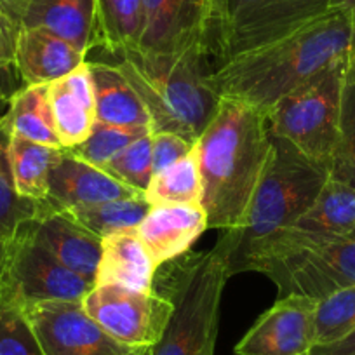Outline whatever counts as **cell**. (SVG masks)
Listing matches in <instances>:
<instances>
[{"mask_svg": "<svg viewBox=\"0 0 355 355\" xmlns=\"http://www.w3.org/2000/svg\"><path fill=\"white\" fill-rule=\"evenodd\" d=\"M327 178L326 167L310 160L286 139L272 136L270 157L242 223L220 237L230 251V261L251 242L295 227L317 199Z\"/></svg>", "mask_w": 355, "mask_h": 355, "instance_id": "cell-6", "label": "cell"}, {"mask_svg": "<svg viewBox=\"0 0 355 355\" xmlns=\"http://www.w3.org/2000/svg\"><path fill=\"white\" fill-rule=\"evenodd\" d=\"M230 275L258 272L279 289V298L320 302L355 284V235H331L288 227L251 242L228 265Z\"/></svg>", "mask_w": 355, "mask_h": 355, "instance_id": "cell-3", "label": "cell"}, {"mask_svg": "<svg viewBox=\"0 0 355 355\" xmlns=\"http://www.w3.org/2000/svg\"><path fill=\"white\" fill-rule=\"evenodd\" d=\"M157 272L159 266L136 230L117 232L101 241L94 286L114 284L135 291H152Z\"/></svg>", "mask_w": 355, "mask_h": 355, "instance_id": "cell-20", "label": "cell"}, {"mask_svg": "<svg viewBox=\"0 0 355 355\" xmlns=\"http://www.w3.org/2000/svg\"><path fill=\"white\" fill-rule=\"evenodd\" d=\"M193 146H196V143L189 141L180 135H174V132H155V135H152L153 174L189 155Z\"/></svg>", "mask_w": 355, "mask_h": 355, "instance_id": "cell-34", "label": "cell"}, {"mask_svg": "<svg viewBox=\"0 0 355 355\" xmlns=\"http://www.w3.org/2000/svg\"><path fill=\"white\" fill-rule=\"evenodd\" d=\"M329 178L355 189V82L350 80L343 89L340 129L329 162Z\"/></svg>", "mask_w": 355, "mask_h": 355, "instance_id": "cell-31", "label": "cell"}, {"mask_svg": "<svg viewBox=\"0 0 355 355\" xmlns=\"http://www.w3.org/2000/svg\"><path fill=\"white\" fill-rule=\"evenodd\" d=\"M354 47L355 15L331 8L274 42L218 63L207 80L220 98L268 114L310 78L350 63Z\"/></svg>", "mask_w": 355, "mask_h": 355, "instance_id": "cell-1", "label": "cell"}, {"mask_svg": "<svg viewBox=\"0 0 355 355\" xmlns=\"http://www.w3.org/2000/svg\"><path fill=\"white\" fill-rule=\"evenodd\" d=\"M329 9L331 0H227L211 54L223 63L295 32Z\"/></svg>", "mask_w": 355, "mask_h": 355, "instance_id": "cell-8", "label": "cell"}, {"mask_svg": "<svg viewBox=\"0 0 355 355\" xmlns=\"http://www.w3.org/2000/svg\"><path fill=\"white\" fill-rule=\"evenodd\" d=\"M21 26L47 30L85 56L101 46L98 0H30Z\"/></svg>", "mask_w": 355, "mask_h": 355, "instance_id": "cell-17", "label": "cell"}, {"mask_svg": "<svg viewBox=\"0 0 355 355\" xmlns=\"http://www.w3.org/2000/svg\"><path fill=\"white\" fill-rule=\"evenodd\" d=\"M310 355H355V329L327 345H315Z\"/></svg>", "mask_w": 355, "mask_h": 355, "instance_id": "cell-36", "label": "cell"}, {"mask_svg": "<svg viewBox=\"0 0 355 355\" xmlns=\"http://www.w3.org/2000/svg\"><path fill=\"white\" fill-rule=\"evenodd\" d=\"M101 46L108 54L135 49L143 28V0H98Z\"/></svg>", "mask_w": 355, "mask_h": 355, "instance_id": "cell-27", "label": "cell"}, {"mask_svg": "<svg viewBox=\"0 0 355 355\" xmlns=\"http://www.w3.org/2000/svg\"><path fill=\"white\" fill-rule=\"evenodd\" d=\"M47 85H25L16 91L9 101L8 112L0 117V124L11 136H21L30 141L63 148L54 125Z\"/></svg>", "mask_w": 355, "mask_h": 355, "instance_id": "cell-22", "label": "cell"}, {"mask_svg": "<svg viewBox=\"0 0 355 355\" xmlns=\"http://www.w3.org/2000/svg\"><path fill=\"white\" fill-rule=\"evenodd\" d=\"M207 2H209V18H211V40H209V54H211L214 37H216L221 21H223L225 9H227V0H207Z\"/></svg>", "mask_w": 355, "mask_h": 355, "instance_id": "cell-37", "label": "cell"}, {"mask_svg": "<svg viewBox=\"0 0 355 355\" xmlns=\"http://www.w3.org/2000/svg\"><path fill=\"white\" fill-rule=\"evenodd\" d=\"M317 302L286 296L258 317L235 347V355H310L315 347Z\"/></svg>", "mask_w": 355, "mask_h": 355, "instance_id": "cell-13", "label": "cell"}, {"mask_svg": "<svg viewBox=\"0 0 355 355\" xmlns=\"http://www.w3.org/2000/svg\"><path fill=\"white\" fill-rule=\"evenodd\" d=\"M272 152L268 117L221 98L216 114L196 141L207 228L234 230L242 223Z\"/></svg>", "mask_w": 355, "mask_h": 355, "instance_id": "cell-2", "label": "cell"}, {"mask_svg": "<svg viewBox=\"0 0 355 355\" xmlns=\"http://www.w3.org/2000/svg\"><path fill=\"white\" fill-rule=\"evenodd\" d=\"M85 61L84 53L47 30L19 28L15 67L25 85L51 84Z\"/></svg>", "mask_w": 355, "mask_h": 355, "instance_id": "cell-19", "label": "cell"}, {"mask_svg": "<svg viewBox=\"0 0 355 355\" xmlns=\"http://www.w3.org/2000/svg\"><path fill=\"white\" fill-rule=\"evenodd\" d=\"M0 355H44L21 306L0 303Z\"/></svg>", "mask_w": 355, "mask_h": 355, "instance_id": "cell-33", "label": "cell"}, {"mask_svg": "<svg viewBox=\"0 0 355 355\" xmlns=\"http://www.w3.org/2000/svg\"><path fill=\"white\" fill-rule=\"evenodd\" d=\"M33 237L73 274L85 281L96 279L101 259L100 235L82 227L68 211L58 209L44 200L35 220L28 221Z\"/></svg>", "mask_w": 355, "mask_h": 355, "instance_id": "cell-14", "label": "cell"}, {"mask_svg": "<svg viewBox=\"0 0 355 355\" xmlns=\"http://www.w3.org/2000/svg\"><path fill=\"white\" fill-rule=\"evenodd\" d=\"M21 26L0 11V71L15 67L16 44Z\"/></svg>", "mask_w": 355, "mask_h": 355, "instance_id": "cell-35", "label": "cell"}, {"mask_svg": "<svg viewBox=\"0 0 355 355\" xmlns=\"http://www.w3.org/2000/svg\"><path fill=\"white\" fill-rule=\"evenodd\" d=\"M355 329V284L317 302L315 345H327Z\"/></svg>", "mask_w": 355, "mask_h": 355, "instance_id": "cell-30", "label": "cell"}, {"mask_svg": "<svg viewBox=\"0 0 355 355\" xmlns=\"http://www.w3.org/2000/svg\"><path fill=\"white\" fill-rule=\"evenodd\" d=\"M42 202L25 199L18 193L9 162V132L0 124V235L11 241L16 232L35 220Z\"/></svg>", "mask_w": 355, "mask_h": 355, "instance_id": "cell-28", "label": "cell"}, {"mask_svg": "<svg viewBox=\"0 0 355 355\" xmlns=\"http://www.w3.org/2000/svg\"><path fill=\"white\" fill-rule=\"evenodd\" d=\"M93 286L61 265L25 223L11 239L0 303L26 306L47 302H82Z\"/></svg>", "mask_w": 355, "mask_h": 355, "instance_id": "cell-9", "label": "cell"}, {"mask_svg": "<svg viewBox=\"0 0 355 355\" xmlns=\"http://www.w3.org/2000/svg\"><path fill=\"white\" fill-rule=\"evenodd\" d=\"M295 227L331 235H355V189L327 178L322 190Z\"/></svg>", "mask_w": 355, "mask_h": 355, "instance_id": "cell-24", "label": "cell"}, {"mask_svg": "<svg viewBox=\"0 0 355 355\" xmlns=\"http://www.w3.org/2000/svg\"><path fill=\"white\" fill-rule=\"evenodd\" d=\"M9 248H11V241H8V239H4L2 235H0V291H2V282H4L6 268H8Z\"/></svg>", "mask_w": 355, "mask_h": 355, "instance_id": "cell-39", "label": "cell"}, {"mask_svg": "<svg viewBox=\"0 0 355 355\" xmlns=\"http://www.w3.org/2000/svg\"><path fill=\"white\" fill-rule=\"evenodd\" d=\"M54 125L61 146L70 150L80 145L96 124V103L89 63L47 85Z\"/></svg>", "mask_w": 355, "mask_h": 355, "instance_id": "cell-18", "label": "cell"}, {"mask_svg": "<svg viewBox=\"0 0 355 355\" xmlns=\"http://www.w3.org/2000/svg\"><path fill=\"white\" fill-rule=\"evenodd\" d=\"M211 18L207 0H143L138 47L148 53L209 56Z\"/></svg>", "mask_w": 355, "mask_h": 355, "instance_id": "cell-12", "label": "cell"}, {"mask_svg": "<svg viewBox=\"0 0 355 355\" xmlns=\"http://www.w3.org/2000/svg\"><path fill=\"white\" fill-rule=\"evenodd\" d=\"M150 207L152 206L145 199V196H135L128 197V199L96 204V206L75 207V209L64 211H68L82 227L103 239L107 235L117 234V232L136 230Z\"/></svg>", "mask_w": 355, "mask_h": 355, "instance_id": "cell-26", "label": "cell"}, {"mask_svg": "<svg viewBox=\"0 0 355 355\" xmlns=\"http://www.w3.org/2000/svg\"><path fill=\"white\" fill-rule=\"evenodd\" d=\"M61 153L63 148L9 135V162L19 196L35 202L47 200L49 176Z\"/></svg>", "mask_w": 355, "mask_h": 355, "instance_id": "cell-23", "label": "cell"}, {"mask_svg": "<svg viewBox=\"0 0 355 355\" xmlns=\"http://www.w3.org/2000/svg\"><path fill=\"white\" fill-rule=\"evenodd\" d=\"M141 100L150 117V135L174 132L196 143L221 98L209 85L206 54H159L139 47L110 54Z\"/></svg>", "mask_w": 355, "mask_h": 355, "instance_id": "cell-4", "label": "cell"}, {"mask_svg": "<svg viewBox=\"0 0 355 355\" xmlns=\"http://www.w3.org/2000/svg\"><path fill=\"white\" fill-rule=\"evenodd\" d=\"M331 8L347 9L355 15V0H331Z\"/></svg>", "mask_w": 355, "mask_h": 355, "instance_id": "cell-40", "label": "cell"}, {"mask_svg": "<svg viewBox=\"0 0 355 355\" xmlns=\"http://www.w3.org/2000/svg\"><path fill=\"white\" fill-rule=\"evenodd\" d=\"M145 199L148 200L150 206L200 204L202 182H200L196 146L187 157L153 174L148 189L145 190Z\"/></svg>", "mask_w": 355, "mask_h": 355, "instance_id": "cell-25", "label": "cell"}, {"mask_svg": "<svg viewBox=\"0 0 355 355\" xmlns=\"http://www.w3.org/2000/svg\"><path fill=\"white\" fill-rule=\"evenodd\" d=\"M21 309L44 355H150L152 350L115 340L80 302L33 303Z\"/></svg>", "mask_w": 355, "mask_h": 355, "instance_id": "cell-11", "label": "cell"}, {"mask_svg": "<svg viewBox=\"0 0 355 355\" xmlns=\"http://www.w3.org/2000/svg\"><path fill=\"white\" fill-rule=\"evenodd\" d=\"M30 0H0V11L21 26L23 16L28 9Z\"/></svg>", "mask_w": 355, "mask_h": 355, "instance_id": "cell-38", "label": "cell"}, {"mask_svg": "<svg viewBox=\"0 0 355 355\" xmlns=\"http://www.w3.org/2000/svg\"><path fill=\"white\" fill-rule=\"evenodd\" d=\"M347 80L355 82V47H354V53H352L350 63H348V75H347Z\"/></svg>", "mask_w": 355, "mask_h": 355, "instance_id": "cell-41", "label": "cell"}, {"mask_svg": "<svg viewBox=\"0 0 355 355\" xmlns=\"http://www.w3.org/2000/svg\"><path fill=\"white\" fill-rule=\"evenodd\" d=\"M94 87L96 122L117 128L148 129L150 117L141 100L114 63L87 61Z\"/></svg>", "mask_w": 355, "mask_h": 355, "instance_id": "cell-21", "label": "cell"}, {"mask_svg": "<svg viewBox=\"0 0 355 355\" xmlns=\"http://www.w3.org/2000/svg\"><path fill=\"white\" fill-rule=\"evenodd\" d=\"M148 129L138 128H117V125H108L96 122L91 131V135L80 143L73 146L68 152L77 155L78 159L93 166L101 167L107 171V166L125 148L131 145L135 139L148 135Z\"/></svg>", "mask_w": 355, "mask_h": 355, "instance_id": "cell-29", "label": "cell"}, {"mask_svg": "<svg viewBox=\"0 0 355 355\" xmlns=\"http://www.w3.org/2000/svg\"><path fill=\"white\" fill-rule=\"evenodd\" d=\"M143 196L101 167L63 150L49 176L47 202L58 209H75L117 199Z\"/></svg>", "mask_w": 355, "mask_h": 355, "instance_id": "cell-15", "label": "cell"}, {"mask_svg": "<svg viewBox=\"0 0 355 355\" xmlns=\"http://www.w3.org/2000/svg\"><path fill=\"white\" fill-rule=\"evenodd\" d=\"M347 75L348 63L329 68L286 94L266 114L272 136L286 139L327 171L336 146Z\"/></svg>", "mask_w": 355, "mask_h": 355, "instance_id": "cell-7", "label": "cell"}, {"mask_svg": "<svg viewBox=\"0 0 355 355\" xmlns=\"http://www.w3.org/2000/svg\"><path fill=\"white\" fill-rule=\"evenodd\" d=\"M204 230L207 216L200 204H159L150 207L136 234L160 268L187 254Z\"/></svg>", "mask_w": 355, "mask_h": 355, "instance_id": "cell-16", "label": "cell"}, {"mask_svg": "<svg viewBox=\"0 0 355 355\" xmlns=\"http://www.w3.org/2000/svg\"><path fill=\"white\" fill-rule=\"evenodd\" d=\"M82 306L110 336L129 347L152 348L159 343L173 303L157 291H135L122 286H93Z\"/></svg>", "mask_w": 355, "mask_h": 355, "instance_id": "cell-10", "label": "cell"}, {"mask_svg": "<svg viewBox=\"0 0 355 355\" xmlns=\"http://www.w3.org/2000/svg\"><path fill=\"white\" fill-rule=\"evenodd\" d=\"M107 171L117 180L145 196L153 176L152 135H145L125 146L107 166Z\"/></svg>", "mask_w": 355, "mask_h": 355, "instance_id": "cell-32", "label": "cell"}, {"mask_svg": "<svg viewBox=\"0 0 355 355\" xmlns=\"http://www.w3.org/2000/svg\"><path fill=\"white\" fill-rule=\"evenodd\" d=\"M230 251L218 239L209 251L187 252L166 270L162 293L173 313L150 355H214L220 333L221 298L232 277Z\"/></svg>", "mask_w": 355, "mask_h": 355, "instance_id": "cell-5", "label": "cell"}]
</instances>
